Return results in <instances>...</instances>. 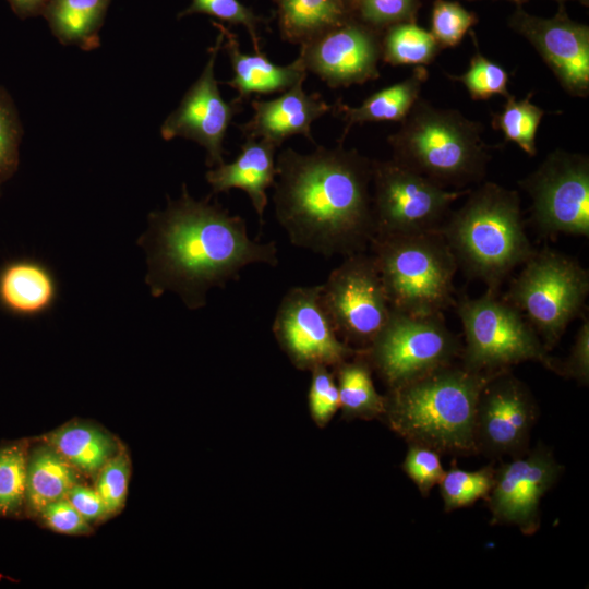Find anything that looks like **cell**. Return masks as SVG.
Returning a JSON list of instances; mask_svg holds the SVG:
<instances>
[{
    "label": "cell",
    "mask_w": 589,
    "mask_h": 589,
    "mask_svg": "<svg viewBox=\"0 0 589 589\" xmlns=\"http://www.w3.org/2000/svg\"><path fill=\"white\" fill-rule=\"evenodd\" d=\"M371 369L363 351L337 365L339 407L348 417L369 418L385 412L386 397L376 392Z\"/></svg>",
    "instance_id": "83f0119b"
},
{
    "label": "cell",
    "mask_w": 589,
    "mask_h": 589,
    "mask_svg": "<svg viewBox=\"0 0 589 589\" xmlns=\"http://www.w3.org/2000/svg\"><path fill=\"white\" fill-rule=\"evenodd\" d=\"M137 244L146 254L151 294L171 291L189 310L205 306L211 289L239 279L248 265H278L275 241L252 240L243 217L211 202V196L195 200L185 184L165 209L149 214Z\"/></svg>",
    "instance_id": "6da1fadb"
},
{
    "label": "cell",
    "mask_w": 589,
    "mask_h": 589,
    "mask_svg": "<svg viewBox=\"0 0 589 589\" xmlns=\"http://www.w3.org/2000/svg\"><path fill=\"white\" fill-rule=\"evenodd\" d=\"M513 1H514V3H516V4H522V3H524L525 1H527V0H513ZM554 1H556L558 4H560V3H563V4H564V3L567 2V1H576V2L580 3L581 5H585V7H588V5H589V0H554Z\"/></svg>",
    "instance_id": "f6af8a7d"
},
{
    "label": "cell",
    "mask_w": 589,
    "mask_h": 589,
    "mask_svg": "<svg viewBox=\"0 0 589 589\" xmlns=\"http://www.w3.org/2000/svg\"><path fill=\"white\" fill-rule=\"evenodd\" d=\"M130 474L131 460L127 449L121 446L94 479V488L101 497L109 517L119 514L124 507Z\"/></svg>",
    "instance_id": "e575fe53"
},
{
    "label": "cell",
    "mask_w": 589,
    "mask_h": 589,
    "mask_svg": "<svg viewBox=\"0 0 589 589\" xmlns=\"http://www.w3.org/2000/svg\"><path fill=\"white\" fill-rule=\"evenodd\" d=\"M465 334L461 365L478 373H494L525 362L537 361L557 373L552 358L521 313L496 291L465 298L457 304Z\"/></svg>",
    "instance_id": "ba28073f"
},
{
    "label": "cell",
    "mask_w": 589,
    "mask_h": 589,
    "mask_svg": "<svg viewBox=\"0 0 589 589\" xmlns=\"http://www.w3.org/2000/svg\"><path fill=\"white\" fill-rule=\"evenodd\" d=\"M309 404L311 413L320 425L325 424L339 408L338 386L327 366L312 369Z\"/></svg>",
    "instance_id": "ab89813d"
},
{
    "label": "cell",
    "mask_w": 589,
    "mask_h": 589,
    "mask_svg": "<svg viewBox=\"0 0 589 589\" xmlns=\"http://www.w3.org/2000/svg\"><path fill=\"white\" fill-rule=\"evenodd\" d=\"M382 60L393 67L428 65L442 48L431 32L416 22L389 26L382 33Z\"/></svg>",
    "instance_id": "f1b7e54d"
},
{
    "label": "cell",
    "mask_w": 589,
    "mask_h": 589,
    "mask_svg": "<svg viewBox=\"0 0 589 589\" xmlns=\"http://www.w3.org/2000/svg\"><path fill=\"white\" fill-rule=\"evenodd\" d=\"M305 79L271 100L255 99L251 103L252 118L239 124L243 136L262 139L279 147L293 135H303L314 143L312 123L332 110L318 93H306Z\"/></svg>",
    "instance_id": "d6986e66"
},
{
    "label": "cell",
    "mask_w": 589,
    "mask_h": 589,
    "mask_svg": "<svg viewBox=\"0 0 589 589\" xmlns=\"http://www.w3.org/2000/svg\"><path fill=\"white\" fill-rule=\"evenodd\" d=\"M533 92L525 98L517 99L514 95L506 98L502 110L492 113L491 125L501 131L506 141L517 144L528 156L537 154L536 136L545 111L533 104Z\"/></svg>",
    "instance_id": "4dcf8cb0"
},
{
    "label": "cell",
    "mask_w": 589,
    "mask_h": 589,
    "mask_svg": "<svg viewBox=\"0 0 589 589\" xmlns=\"http://www.w3.org/2000/svg\"><path fill=\"white\" fill-rule=\"evenodd\" d=\"M345 7L353 15L358 0H342Z\"/></svg>",
    "instance_id": "bcb514c9"
},
{
    "label": "cell",
    "mask_w": 589,
    "mask_h": 589,
    "mask_svg": "<svg viewBox=\"0 0 589 589\" xmlns=\"http://www.w3.org/2000/svg\"><path fill=\"white\" fill-rule=\"evenodd\" d=\"M506 1H510V2H514L513 0H506Z\"/></svg>",
    "instance_id": "c3c4849f"
},
{
    "label": "cell",
    "mask_w": 589,
    "mask_h": 589,
    "mask_svg": "<svg viewBox=\"0 0 589 589\" xmlns=\"http://www.w3.org/2000/svg\"><path fill=\"white\" fill-rule=\"evenodd\" d=\"M528 194L530 220L543 236L589 237V158L556 148L518 182Z\"/></svg>",
    "instance_id": "8fae6325"
},
{
    "label": "cell",
    "mask_w": 589,
    "mask_h": 589,
    "mask_svg": "<svg viewBox=\"0 0 589 589\" xmlns=\"http://www.w3.org/2000/svg\"><path fill=\"white\" fill-rule=\"evenodd\" d=\"M40 440L51 445L83 477L92 479L121 448L115 436L86 422L64 424Z\"/></svg>",
    "instance_id": "d4e9b609"
},
{
    "label": "cell",
    "mask_w": 589,
    "mask_h": 589,
    "mask_svg": "<svg viewBox=\"0 0 589 589\" xmlns=\"http://www.w3.org/2000/svg\"><path fill=\"white\" fill-rule=\"evenodd\" d=\"M56 294L55 278L39 262L17 260L0 271V303L14 314H40L51 306Z\"/></svg>",
    "instance_id": "cb8c5ba5"
},
{
    "label": "cell",
    "mask_w": 589,
    "mask_h": 589,
    "mask_svg": "<svg viewBox=\"0 0 589 589\" xmlns=\"http://www.w3.org/2000/svg\"><path fill=\"white\" fill-rule=\"evenodd\" d=\"M110 1L49 0L41 15L61 44L93 50L100 46L99 31Z\"/></svg>",
    "instance_id": "484cf974"
},
{
    "label": "cell",
    "mask_w": 589,
    "mask_h": 589,
    "mask_svg": "<svg viewBox=\"0 0 589 589\" xmlns=\"http://www.w3.org/2000/svg\"><path fill=\"white\" fill-rule=\"evenodd\" d=\"M477 23V15L457 1L433 2L430 32L442 49L456 47Z\"/></svg>",
    "instance_id": "836d02e7"
},
{
    "label": "cell",
    "mask_w": 589,
    "mask_h": 589,
    "mask_svg": "<svg viewBox=\"0 0 589 589\" xmlns=\"http://www.w3.org/2000/svg\"><path fill=\"white\" fill-rule=\"evenodd\" d=\"M557 374L573 378L581 385L589 382V320H582L567 359L558 361Z\"/></svg>",
    "instance_id": "b9f144b4"
},
{
    "label": "cell",
    "mask_w": 589,
    "mask_h": 589,
    "mask_svg": "<svg viewBox=\"0 0 589 589\" xmlns=\"http://www.w3.org/2000/svg\"><path fill=\"white\" fill-rule=\"evenodd\" d=\"M321 302L338 337L365 350L385 325L390 306L371 253L344 257L321 285Z\"/></svg>",
    "instance_id": "7c38bea8"
},
{
    "label": "cell",
    "mask_w": 589,
    "mask_h": 589,
    "mask_svg": "<svg viewBox=\"0 0 589 589\" xmlns=\"http://www.w3.org/2000/svg\"><path fill=\"white\" fill-rule=\"evenodd\" d=\"M466 196L440 231L458 268L497 292L505 278L534 252L525 229L519 193L486 181Z\"/></svg>",
    "instance_id": "3957f363"
},
{
    "label": "cell",
    "mask_w": 589,
    "mask_h": 589,
    "mask_svg": "<svg viewBox=\"0 0 589 589\" xmlns=\"http://www.w3.org/2000/svg\"><path fill=\"white\" fill-rule=\"evenodd\" d=\"M213 25L224 35L221 47L230 60L233 72L232 79L226 84L237 91L235 99L239 103H243L253 94L284 92L300 80L306 79L308 71L299 57L290 64L278 65L262 52L244 53L240 50L236 34L220 23L213 22Z\"/></svg>",
    "instance_id": "44dd1931"
},
{
    "label": "cell",
    "mask_w": 589,
    "mask_h": 589,
    "mask_svg": "<svg viewBox=\"0 0 589 589\" xmlns=\"http://www.w3.org/2000/svg\"><path fill=\"white\" fill-rule=\"evenodd\" d=\"M13 12L20 19H27L43 14L49 0H7Z\"/></svg>",
    "instance_id": "ee69618b"
},
{
    "label": "cell",
    "mask_w": 589,
    "mask_h": 589,
    "mask_svg": "<svg viewBox=\"0 0 589 589\" xmlns=\"http://www.w3.org/2000/svg\"><path fill=\"white\" fill-rule=\"evenodd\" d=\"M372 159L341 142L276 155L275 217L290 243L326 259L365 252L375 236Z\"/></svg>",
    "instance_id": "7a4b0ae2"
},
{
    "label": "cell",
    "mask_w": 589,
    "mask_h": 589,
    "mask_svg": "<svg viewBox=\"0 0 589 589\" xmlns=\"http://www.w3.org/2000/svg\"><path fill=\"white\" fill-rule=\"evenodd\" d=\"M460 352L459 340L442 314L416 316L392 309L385 325L363 350L390 389L454 363Z\"/></svg>",
    "instance_id": "30bf717a"
},
{
    "label": "cell",
    "mask_w": 589,
    "mask_h": 589,
    "mask_svg": "<svg viewBox=\"0 0 589 589\" xmlns=\"http://www.w3.org/2000/svg\"><path fill=\"white\" fill-rule=\"evenodd\" d=\"M428 77V69L419 65L413 68L408 77L373 93L357 107L337 99L332 110L345 122L339 142H344L354 124L383 121L400 123L420 98V92Z\"/></svg>",
    "instance_id": "7402d4cb"
},
{
    "label": "cell",
    "mask_w": 589,
    "mask_h": 589,
    "mask_svg": "<svg viewBox=\"0 0 589 589\" xmlns=\"http://www.w3.org/2000/svg\"><path fill=\"white\" fill-rule=\"evenodd\" d=\"M67 498L88 524L100 522L109 518L107 508L95 488L81 482L71 489Z\"/></svg>",
    "instance_id": "7bdbcfd3"
},
{
    "label": "cell",
    "mask_w": 589,
    "mask_h": 589,
    "mask_svg": "<svg viewBox=\"0 0 589 589\" xmlns=\"http://www.w3.org/2000/svg\"><path fill=\"white\" fill-rule=\"evenodd\" d=\"M194 13L208 14L230 25L244 26L251 37L254 51L261 52L259 25L263 20L239 0H192L191 4L178 14V17Z\"/></svg>",
    "instance_id": "8d00e7d4"
},
{
    "label": "cell",
    "mask_w": 589,
    "mask_h": 589,
    "mask_svg": "<svg viewBox=\"0 0 589 589\" xmlns=\"http://www.w3.org/2000/svg\"><path fill=\"white\" fill-rule=\"evenodd\" d=\"M36 518L58 533L84 536L93 532L91 524L77 513L67 497L47 504Z\"/></svg>",
    "instance_id": "60d3db41"
},
{
    "label": "cell",
    "mask_w": 589,
    "mask_h": 589,
    "mask_svg": "<svg viewBox=\"0 0 589 589\" xmlns=\"http://www.w3.org/2000/svg\"><path fill=\"white\" fill-rule=\"evenodd\" d=\"M491 374L450 363L392 388L385 404L392 428L440 454L476 453V407Z\"/></svg>",
    "instance_id": "277c9868"
},
{
    "label": "cell",
    "mask_w": 589,
    "mask_h": 589,
    "mask_svg": "<svg viewBox=\"0 0 589 589\" xmlns=\"http://www.w3.org/2000/svg\"><path fill=\"white\" fill-rule=\"evenodd\" d=\"M83 476L51 445H31L27 461L25 515L36 518L49 503L67 497Z\"/></svg>",
    "instance_id": "603a6c76"
},
{
    "label": "cell",
    "mask_w": 589,
    "mask_h": 589,
    "mask_svg": "<svg viewBox=\"0 0 589 589\" xmlns=\"http://www.w3.org/2000/svg\"><path fill=\"white\" fill-rule=\"evenodd\" d=\"M29 448L28 440L0 445V518L25 515Z\"/></svg>",
    "instance_id": "f546056e"
},
{
    "label": "cell",
    "mask_w": 589,
    "mask_h": 589,
    "mask_svg": "<svg viewBox=\"0 0 589 589\" xmlns=\"http://www.w3.org/2000/svg\"><path fill=\"white\" fill-rule=\"evenodd\" d=\"M223 41L224 35L219 32L215 44L208 48V59L200 76L160 127V135L166 141L183 137L201 145L209 168L224 163V140L232 119L242 110V103L223 98L215 77Z\"/></svg>",
    "instance_id": "5bb4252c"
},
{
    "label": "cell",
    "mask_w": 589,
    "mask_h": 589,
    "mask_svg": "<svg viewBox=\"0 0 589 589\" xmlns=\"http://www.w3.org/2000/svg\"><path fill=\"white\" fill-rule=\"evenodd\" d=\"M237 158L225 161L205 173L213 194L229 192L231 189L244 191L263 226L267 206V189L273 187L276 177L277 147L262 139L247 137L240 146Z\"/></svg>",
    "instance_id": "ffe728a7"
},
{
    "label": "cell",
    "mask_w": 589,
    "mask_h": 589,
    "mask_svg": "<svg viewBox=\"0 0 589 589\" xmlns=\"http://www.w3.org/2000/svg\"><path fill=\"white\" fill-rule=\"evenodd\" d=\"M537 413L532 394L524 382L508 369L492 373L476 407L477 452L490 456H519L526 450Z\"/></svg>",
    "instance_id": "9a60e30c"
},
{
    "label": "cell",
    "mask_w": 589,
    "mask_h": 589,
    "mask_svg": "<svg viewBox=\"0 0 589 589\" xmlns=\"http://www.w3.org/2000/svg\"><path fill=\"white\" fill-rule=\"evenodd\" d=\"M495 469L486 466L476 471L452 467L445 471L438 485L446 512L469 506L486 497L494 483Z\"/></svg>",
    "instance_id": "1f68e13d"
},
{
    "label": "cell",
    "mask_w": 589,
    "mask_h": 589,
    "mask_svg": "<svg viewBox=\"0 0 589 589\" xmlns=\"http://www.w3.org/2000/svg\"><path fill=\"white\" fill-rule=\"evenodd\" d=\"M469 191L448 190L393 158L372 160L375 236L438 230L449 215L452 204Z\"/></svg>",
    "instance_id": "9c48e42d"
},
{
    "label": "cell",
    "mask_w": 589,
    "mask_h": 589,
    "mask_svg": "<svg viewBox=\"0 0 589 589\" xmlns=\"http://www.w3.org/2000/svg\"><path fill=\"white\" fill-rule=\"evenodd\" d=\"M507 24L531 44L565 93L580 98L588 96V25L574 21L563 3L551 17L530 14L517 4Z\"/></svg>",
    "instance_id": "2e32d148"
},
{
    "label": "cell",
    "mask_w": 589,
    "mask_h": 589,
    "mask_svg": "<svg viewBox=\"0 0 589 589\" xmlns=\"http://www.w3.org/2000/svg\"><path fill=\"white\" fill-rule=\"evenodd\" d=\"M484 127L456 109L419 98L400 128L387 137L393 159L445 187L481 182L492 158Z\"/></svg>",
    "instance_id": "5b68a950"
},
{
    "label": "cell",
    "mask_w": 589,
    "mask_h": 589,
    "mask_svg": "<svg viewBox=\"0 0 589 589\" xmlns=\"http://www.w3.org/2000/svg\"><path fill=\"white\" fill-rule=\"evenodd\" d=\"M283 40L302 45L352 14L342 0H275Z\"/></svg>",
    "instance_id": "4316f807"
},
{
    "label": "cell",
    "mask_w": 589,
    "mask_h": 589,
    "mask_svg": "<svg viewBox=\"0 0 589 589\" xmlns=\"http://www.w3.org/2000/svg\"><path fill=\"white\" fill-rule=\"evenodd\" d=\"M402 469L424 497L429 496L445 473L440 453L419 444H410Z\"/></svg>",
    "instance_id": "f35d334b"
},
{
    "label": "cell",
    "mask_w": 589,
    "mask_h": 589,
    "mask_svg": "<svg viewBox=\"0 0 589 589\" xmlns=\"http://www.w3.org/2000/svg\"><path fill=\"white\" fill-rule=\"evenodd\" d=\"M420 0H358L353 16L383 33L389 26L416 22Z\"/></svg>",
    "instance_id": "74e56055"
},
{
    "label": "cell",
    "mask_w": 589,
    "mask_h": 589,
    "mask_svg": "<svg viewBox=\"0 0 589 589\" xmlns=\"http://www.w3.org/2000/svg\"><path fill=\"white\" fill-rule=\"evenodd\" d=\"M476 48L468 69L462 74L447 76L461 83L473 100H486L495 95L507 98L510 95L508 72L501 64L488 59L478 46Z\"/></svg>",
    "instance_id": "d6a6232c"
},
{
    "label": "cell",
    "mask_w": 589,
    "mask_h": 589,
    "mask_svg": "<svg viewBox=\"0 0 589 589\" xmlns=\"http://www.w3.org/2000/svg\"><path fill=\"white\" fill-rule=\"evenodd\" d=\"M321 285L290 288L281 298L273 333L294 366H337L356 350L337 335L321 302Z\"/></svg>",
    "instance_id": "4fadbf2b"
},
{
    "label": "cell",
    "mask_w": 589,
    "mask_h": 589,
    "mask_svg": "<svg viewBox=\"0 0 589 589\" xmlns=\"http://www.w3.org/2000/svg\"><path fill=\"white\" fill-rule=\"evenodd\" d=\"M382 33L353 15L300 45L308 72L332 88L364 84L380 77Z\"/></svg>",
    "instance_id": "e0dca14e"
},
{
    "label": "cell",
    "mask_w": 589,
    "mask_h": 589,
    "mask_svg": "<svg viewBox=\"0 0 589 589\" xmlns=\"http://www.w3.org/2000/svg\"><path fill=\"white\" fill-rule=\"evenodd\" d=\"M563 467L551 452L538 446L525 457L517 456L495 470L488 502L492 524L517 526L525 534L540 526V502L556 483Z\"/></svg>",
    "instance_id": "ac0fdd59"
},
{
    "label": "cell",
    "mask_w": 589,
    "mask_h": 589,
    "mask_svg": "<svg viewBox=\"0 0 589 589\" xmlns=\"http://www.w3.org/2000/svg\"><path fill=\"white\" fill-rule=\"evenodd\" d=\"M23 128L14 101L0 85V184L17 170Z\"/></svg>",
    "instance_id": "d590c367"
},
{
    "label": "cell",
    "mask_w": 589,
    "mask_h": 589,
    "mask_svg": "<svg viewBox=\"0 0 589 589\" xmlns=\"http://www.w3.org/2000/svg\"><path fill=\"white\" fill-rule=\"evenodd\" d=\"M521 266L505 299L549 351L581 314L589 293V273L576 259L548 248L534 250Z\"/></svg>",
    "instance_id": "52a82bcc"
},
{
    "label": "cell",
    "mask_w": 589,
    "mask_h": 589,
    "mask_svg": "<svg viewBox=\"0 0 589 589\" xmlns=\"http://www.w3.org/2000/svg\"><path fill=\"white\" fill-rule=\"evenodd\" d=\"M0 195H1V184H0Z\"/></svg>",
    "instance_id": "7dc6e473"
},
{
    "label": "cell",
    "mask_w": 589,
    "mask_h": 589,
    "mask_svg": "<svg viewBox=\"0 0 589 589\" xmlns=\"http://www.w3.org/2000/svg\"><path fill=\"white\" fill-rule=\"evenodd\" d=\"M369 249L392 310L430 316L454 303L458 265L440 229L375 236Z\"/></svg>",
    "instance_id": "8992f818"
}]
</instances>
